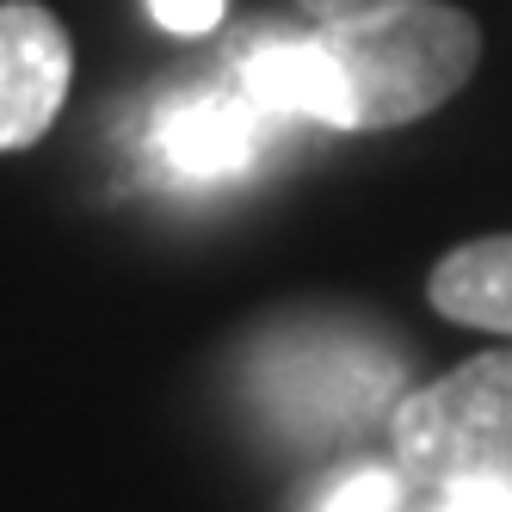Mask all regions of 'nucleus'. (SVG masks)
<instances>
[{
	"label": "nucleus",
	"instance_id": "obj_8",
	"mask_svg": "<svg viewBox=\"0 0 512 512\" xmlns=\"http://www.w3.org/2000/svg\"><path fill=\"white\" fill-rule=\"evenodd\" d=\"M420 506H438V512H512V482H451V488H432Z\"/></svg>",
	"mask_w": 512,
	"mask_h": 512
},
{
	"label": "nucleus",
	"instance_id": "obj_3",
	"mask_svg": "<svg viewBox=\"0 0 512 512\" xmlns=\"http://www.w3.org/2000/svg\"><path fill=\"white\" fill-rule=\"evenodd\" d=\"M75 44L68 25L38 0H0V155L44 142L62 118Z\"/></svg>",
	"mask_w": 512,
	"mask_h": 512
},
{
	"label": "nucleus",
	"instance_id": "obj_1",
	"mask_svg": "<svg viewBox=\"0 0 512 512\" xmlns=\"http://www.w3.org/2000/svg\"><path fill=\"white\" fill-rule=\"evenodd\" d=\"M346 75V130H395L457 99L482 62V25L445 0H383L315 19Z\"/></svg>",
	"mask_w": 512,
	"mask_h": 512
},
{
	"label": "nucleus",
	"instance_id": "obj_2",
	"mask_svg": "<svg viewBox=\"0 0 512 512\" xmlns=\"http://www.w3.org/2000/svg\"><path fill=\"white\" fill-rule=\"evenodd\" d=\"M389 451L414 500L451 482H512V346L408 389L389 414Z\"/></svg>",
	"mask_w": 512,
	"mask_h": 512
},
{
	"label": "nucleus",
	"instance_id": "obj_5",
	"mask_svg": "<svg viewBox=\"0 0 512 512\" xmlns=\"http://www.w3.org/2000/svg\"><path fill=\"white\" fill-rule=\"evenodd\" d=\"M241 93L266 105L272 118H315L327 130H346V75L334 50L321 44V31L253 50L241 62Z\"/></svg>",
	"mask_w": 512,
	"mask_h": 512
},
{
	"label": "nucleus",
	"instance_id": "obj_10",
	"mask_svg": "<svg viewBox=\"0 0 512 512\" xmlns=\"http://www.w3.org/2000/svg\"><path fill=\"white\" fill-rule=\"evenodd\" d=\"M309 19H340V13H364V7H383V0H297Z\"/></svg>",
	"mask_w": 512,
	"mask_h": 512
},
{
	"label": "nucleus",
	"instance_id": "obj_6",
	"mask_svg": "<svg viewBox=\"0 0 512 512\" xmlns=\"http://www.w3.org/2000/svg\"><path fill=\"white\" fill-rule=\"evenodd\" d=\"M426 297L445 321L512 340V235H475L432 266Z\"/></svg>",
	"mask_w": 512,
	"mask_h": 512
},
{
	"label": "nucleus",
	"instance_id": "obj_7",
	"mask_svg": "<svg viewBox=\"0 0 512 512\" xmlns=\"http://www.w3.org/2000/svg\"><path fill=\"white\" fill-rule=\"evenodd\" d=\"M309 506H321V512H364V506L389 512V506H414V494L401 482V469H358V475H334L321 494H309Z\"/></svg>",
	"mask_w": 512,
	"mask_h": 512
},
{
	"label": "nucleus",
	"instance_id": "obj_4",
	"mask_svg": "<svg viewBox=\"0 0 512 512\" xmlns=\"http://www.w3.org/2000/svg\"><path fill=\"white\" fill-rule=\"evenodd\" d=\"M266 105H253L241 87L235 93H192L161 112V155L192 173V179H229L241 167H253V155H260L266 142Z\"/></svg>",
	"mask_w": 512,
	"mask_h": 512
},
{
	"label": "nucleus",
	"instance_id": "obj_9",
	"mask_svg": "<svg viewBox=\"0 0 512 512\" xmlns=\"http://www.w3.org/2000/svg\"><path fill=\"white\" fill-rule=\"evenodd\" d=\"M223 7L229 0H149V13L161 31H173V38H204V31L223 25Z\"/></svg>",
	"mask_w": 512,
	"mask_h": 512
}]
</instances>
